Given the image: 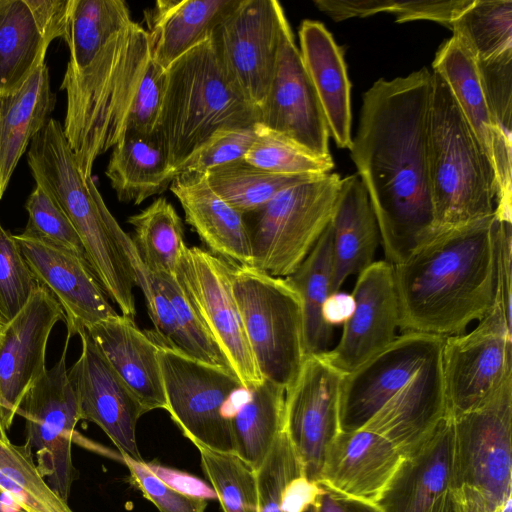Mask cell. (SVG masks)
Returning a JSON list of instances; mask_svg holds the SVG:
<instances>
[{
  "label": "cell",
  "mask_w": 512,
  "mask_h": 512,
  "mask_svg": "<svg viewBox=\"0 0 512 512\" xmlns=\"http://www.w3.org/2000/svg\"><path fill=\"white\" fill-rule=\"evenodd\" d=\"M60 320L61 306L39 284L24 308L0 330V420L6 432L21 400L47 370L48 339Z\"/></svg>",
  "instance_id": "18"
},
{
  "label": "cell",
  "mask_w": 512,
  "mask_h": 512,
  "mask_svg": "<svg viewBox=\"0 0 512 512\" xmlns=\"http://www.w3.org/2000/svg\"><path fill=\"white\" fill-rule=\"evenodd\" d=\"M511 324L497 299L470 332L444 338L442 373L450 417L478 407L512 379Z\"/></svg>",
  "instance_id": "14"
},
{
  "label": "cell",
  "mask_w": 512,
  "mask_h": 512,
  "mask_svg": "<svg viewBox=\"0 0 512 512\" xmlns=\"http://www.w3.org/2000/svg\"><path fill=\"white\" fill-rule=\"evenodd\" d=\"M39 286L10 232L0 224V317L6 323L27 304Z\"/></svg>",
  "instance_id": "43"
},
{
  "label": "cell",
  "mask_w": 512,
  "mask_h": 512,
  "mask_svg": "<svg viewBox=\"0 0 512 512\" xmlns=\"http://www.w3.org/2000/svg\"><path fill=\"white\" fill-rule=\"evenodd\" d=\"M431 512H459L452 490L446 492L434 505Z\"/></svg>",
  "instance_id": "58"
},
{
  "label": "cell",
  "mask_w": 512,
  "mask_h": 512,
  "mask_svg": "<svg viewBox=\"0 0 512 512\" xmlns=\"http://www.w3.org/2000/svg\"><path fill=\"white\" fill-rule=\"evenodd\" d=\"M444 338L403 332L353 372L340 397L341 432L367 430L405 457L448 416L442 373Z\"/></svg>",
  "instance_id": "4"
},
{
  "label": "cell",
  "mask_w": 512,
  "mask_h": 512,
  "mask_svg": "<svg viewBox=\"0 0 512 512\" xmlns=\"http://www.w3.org/2000/svg\"><path fill=\"white\" fill-rule=\"evenodd\" d=\"M472 0H408L395 1L392 13L396 22L404 23L414 20H431L450 28L455 17L467 7Z\"/></svg>",
  "instance_id": "49"
},
{
  "label": "cell",
  "mask_w": 512,
  "mask_h": 512,
  "mask_svg": "<svg viewBox=\"0 0 512 512\" xmlns=\"http://www.w3.org/2000/svg\"><path fill=\"white\" fill-rule=\"evenodd\" d=\"M431 88L432 72L426 67L375 81L363 94L349 149L391 265L438 231L428 171Z\"/></svg>",
  "instance_id": "2"
},
{
  "label": "cell",
  "mask_w": 512,
  "mask_h": 512,
  "mask_svg": "<svg viewBox=\"0 0 512 512\" xmlns=\"http://www.w3.org/2000/svg\"><path fill=\"white\" fill-rule=\"evenodd\" d=\"M48 44L62 38L68 26L71 0H25Z\"/></svg>",
  "instance_id": "50"
},
{
  "label": "cell",
  "mask_w": 512,
  "mask_h": 512,
  "mask_svg": "<svg viewBox=\"0 0 512 512\" xmlns=\"http://www.w3.org/2000/svg\"><path fill=\"white\" fill-rule=\"evenodd\" d=\"M86 330L146 412L166 410L158 344L150 334L120 314Z\"/></svg>",
  "instance_id": "26"
},
{
  "label": "cell",
  "mask_w": 512,
  "mask_h": 512,
  "mask_svg": "<svg viewBox=\"0 0 512 512\" xmlns=\"http://www.w3.org/2000/svg\"><path fill=\"white\" fill-rule=\"evenodd\" d=\"M404 458L377 433L340 432L328 447L318 483L341 496L377 504Z\"/></svg>",
  "instance_id": "23"
},
{
  "label": "cell",
  "mask_w": 512,
  "mask_h": 512,
  "mask_svg": "<svg viewBox=\"0 0 512 512\" xmlns=\"http://www.w3.org/2000/svg\"><path fill=\"white\" fill-rule=\"evenodd\" d=\"M354 308L351 293L337 291L327 299L323 308V317L327 325L334 329L336 325H343L350 317Z\"/></svg>",
  "instance_id": "56"
},
{
  "label": "cell",
  "mask_w": 512,
  "mask_h": 512,
  "mask_svg": "<svg viewBox=\"0 0 512 512\" xmlns=\"http://www.w3.org/2000/svg\"><path fill=\"white\" fill-rule=\"evenodd\" d=\"M511 506H512V500L511 498H509L505 504L502 506L501 508V511L500 512H512L511 510Z\"/></svg>",
  "instance_id": "61"
},
{
  "label": "cell",
  "mask_w": 512,
  "mask_h": 512,
  "mask_svg": "<svg viewBox=\"0 0 512 512\" xmlns=\"http://www.w3.org/2000/svg\"><path fill=\"white\" fill-rule=\"evenodd\" d=\"M147 467L166 485L187 496L217 499L213 488L199 478L159 463H146Z\"/></svg>",
  "instance_id": "53"
},
{
  "label": "cell",
  "mask_w": 512,
  "mask_h": 512,
  "mask_svg": "<svg viewBox=\"0 0 512 512\" xmlns=\"http://www.w3.org/2000/svg\"><path fill=\"white\" fill-rule=\"evenodd\" d=\"M49 45L25 0H0V94L20 87L45 62Z\"/></svg>",
  "instance_id": "34"
},
{
  "label": "cell",
  "mask_w": 512,
  "mask_h": 512,
  "mask_svg": "<svg viewBox=\"0 0 512 512\" xmlns=\"http://www.w3.org/2000/svg\"><path fill=\"white\" fill-rule=\"evenodd\" d=\"M237 0H157L144 11L151 51L167 69L189 50L208 40L221 17Z\"/></svg>",
  "instance_id": "29"
},
{
  "label": "cell",
  "mask_w": 512,
  "mask_h": 512,
  "mask_svg": "<svg viewBox=\"0 0 512 512\" xmlns=\"http://www.w3.org/2000/svg\"><path fill=\"white\" fill-rule=\"evenodd\" d=\"M452 492L457 502L459 512H500L494 509L476 491L467 487L453 488Z\"/></svg>",
  "instance_id": "57"
},
{
  "label": "cell",
  "mask_w": 512,
  "mask_h": 512,
  "mask_svg": "<svg viewBox=\"0 0 512 512\" xmlns=\"http://www.w3.org/2000/svg\"><path fill=\"white\" fill-rule=\"evenodd\" d=\"M256 139L244 160L265 171L288 176L324 175L334 167L332 159L317 158L286 137L259 123Z\"/></svg>",
  "instance_id": "41"
},
{
  "label": "cell",
  "mask_w": 512,
  "mask_h": 512,
  "mask_svg": "<svg viewBox=\"0 0 512 512\" xmlns=\"http://www.w3.org/2000/svg\"><path fill=\"white\" fill-rule=\"evenodd\" d=\"M354 308L337 345L323 356L347 375L388 346L399 329V304L392 265L374 261L357 276Z\"/></svg>",
  "instance_id": "21"
},
{
  "label": "cell",
  "mask_w": 512,
  "mask_h": 512,
  "mask_svg": "<svg viewBox=\"0 0 512 512\" xmlns=\"http://www.w3.org/2000/svg\"><path fill=\"white\" fill-rule=\"evenodd\" d=\"M453 421V488L472 489L494 509H501L512 496V379Z\"/></svg>",
  "instance_id": "11"
},
{
  "label": "cell",
  "mask_w": 512,
  "mask_h": 512,
  "mask_svg": "<svg viewBox=\"0 0 512 512\" xmlns=\"http://www.w3.org/2000/svg\"><path fill=\"white\" fill-rule=\"evenodd\" d=\"M315 512H382L375 503L341 496L323 487Z\"/></svg>",
  "instance_id": "55"
},
{
  "label": "cell",
  "mask_w": 512,
  "mask_h": 512,
  "mask_svg": "<svg viewBox=\"0 0 512 512\" xmlns=\"http://www.w3.org/2000/svg\"><path fill=\"white\" fill-rule=\"evenodd\" d=\"M392 268L402 332L464 333L498 298V219L439 229Z\"/></svg>",
  "instance_id": "3"
},
{
  "label": "cell",
  "mask_w": 512,
  "mask_h": 512,
  "mask_svg": "<svg viewBox=\"0 0 512 512\" xmlns=\"http://www.w3.org/2000/svg\"><path fill=\"white\" fill-rule=\"evenodd\" d=\"M205 174L211 189L244 216L262 208L281 190L320 176L274 174L244 159L213 168Z\"/></svg>",
  "instance_id": "37"
},
{
  "label": "cell",
  "mask_w": 512,
  "mask_h": 512,
  "mask_svg": "<svg viewBox=\"0 0 512 512\" xmlns=\"http://www.w3.org/2000/svg\"><path fill=\"white\" fill-rule=\"evenodd\" d=\"M0 512H27L14 497L0 487Z\"/></svg>",
  "instance_id": "59"
},
{
  "label": "cell",
  "mask_w": 512,
  "mask_h": 512,
  "mask_svg": "<svg viewBox=\"0 0 512 512\" xmlns=\"http://www.w3.org/2000/svg\"><path fill=\"white\" fill-rule=\"evenodd\" d=\"M36 184L45 188L69 217L88 263L121 315H136L134 276L113 230L116 219L92 177L84 179L67 145L39 153L30 165Z\"/></svg>",
  "instance_id": "7"
},
{
  "label": "cell",
  "mask_w": 512,
  "mask_h": 512,
  "mask_svg": "<svg viewBox=\"0 0 512 512\" xmlns=\"http://www.w3.org/2000/svg\"><path fill=\"white\" fill-rule=\"evenodd\" d=\"M105 174L118 200L133 205L163 193L177 176L155 136L138 133L112 148Z\"/></svg>",
  "instance_id": "31"
},
{
  "label": "cell",
  "mask_w": 512,
  "mask_h": 512,
  "mask_svg": "<svg viewBox=\"0 0 512 512\" xmlns=\"http://www.w3.org/2000/svg\"><path fill=\"white\" fill-rule=\"evenodd\" d=\"M345 374L322 353L308 354L286 388L284 430L304 475L318 482L328 447L341 432V389Z\"/></svg>",
  "instance_id": "16"
},
{
  "label": "cell",
  "mask_w": 512,
  "mask_h": 512,
  "mask_svg": "<svg viewBox=\"0 0 512 512\" xmlns=\"http://www.w3.org/2000/svg\"><path fill=\"white\" fill-rule=\"evenodd\" d=\"M258 123L320 159H332L329 131L289 23L285 26L274 75Z\"/></svg>",
  "instance_id": "17"
},
{
  "label": "cell",
  "mask_w": 512,
  "mask_h": 512,
  "mask_svg": "<svg viewBox=\"0 0 512 512\" xmlns=\"http://www.w3.org/2000/svg\"><path fill=\"white\" fill-rule=\"evenodd\" d=\"M233 292L262 378L286 389L307 355L299 294L286 278L237 265Z\"/></svg>",
  "instance_id": "8"
},
{
  "label": "cell",
  "mask_w": 512,
  "mask_h": 512,
  "mask_svg": "<svg viewBox=\"0 0 512 512\" xmlns=\"http://www.w3.org/2000/svg\"><path fill=\"white\" fill-rule=\"evenodd\" d=\"M323 486L309 480L304 474L293 478L285 487L282 497V512H305L316 505Z\"/></svg>",
  "instance_id": "54"
},
{
  "label": "cell",
  "mask_w": 512,
  "mask_h": 512,
  "mask_svg": "<svg viewBox=\"0 0 512 512\" xmlns=\"http://www.w3.org/2000/svg\"><path fill=\"white\" fill-rule=\"evenodd\" d=\"M255 139V125L219 129L184 160L176 173H206L213 168L243 159Z\"/></svg>",
  "instance_id": "46"
},
{
  "label": "cell",
  "mask_w": 512,
  "mask_h": 512,
  "mask_svg": "<svg viewBox=\"0 0 512 512\" xmlns=\"http://www.w3.org/2000/svg\"><path fill=\"white\" fill-rule=\"evenodd\" d=\"M300 54L323 111L329 135L339 148L350 149L351 84L343 50L325 26L304 20L299 28Z\"/></svg>",
  "instance_id": "27"
},
{
  "label": "cell",
  "mask_w": 512,
  "mask_h": 512,
  "mask_svg": "<svg viewBox=\"0 0 512 512\" xmlns=\"http://www.w3.org/2000/svg\"><path fill=\"white\" fill-rule=\"evenodd\" d=\"M14 238L37 282L61 306L67 340L83 329L119 315L84 255L25 233Z\"/></svg>",
  "instance_id": "19"
},
{
  "label": "cell",
  "mask_w": 512,
  "mask_h": 512,
  "mask_svg": "<svg viewBox=\"0 0 512 512\" xmlns=\"http://www.w3.org/2000/svg\"><path fill=\"white\" fill-rule=\"evenodd\" d=\"M258 121L259 109L231 83L210 38L165 70L153 135L175 171L215 131Z\"/></svg>",
  "instance_id": "5"
},
{
  "label": "cell",
  "mask_w": 512,
  "mask_h": 512,
  "mask_svg": "<svg viewBox=\"0 0 512 512\" xmlns=\"http://www.w3.org/2000/svg\"><path fill=\"white\" fill-rule=\"evenodd\" d=\"M428 171L438 230L494 213L497 185L493 168L449 86L435 71L428 120Z\"/></svg>",
  "instance_id": "6"
},
{
  "label": "cell",
  "mask_w": 512,
  "mask_h": 512,
  "mask_svg": "<svg viewBox=\"0 0 512 512\" xmlns=\"http://www.w3.org/2000/svg\"><path fill=\"white\" fill-rule=\"evenodd\" d=\"M78 335L81 354L68 371V377L77 394L81 420L98 425L121 457L143 461L136 442V425L146 410L87 330Z\"/></svg>",
  "instance_id": "20"
},
{
  "label": "cell",
  "mask_w": 512,
  "mask_h": 512,
  "mask_svg": "<svg viewBox=\"0 0 512 512\" xmlns=\"http://www.w3.org/2000/svg\"><path fill=\"white\" fill-rule=\"evenodd\" d=\"M25 208L28 222L23 233L48 240L86 257L72 222L45 188L36 184Z\"/></svg>",
  "instance_id": "45"
},
{
  "label": "cell",
  "mask_w": 512,
  "mask_h": 512,
  "mask_svg": "<svg viewBox=\"0 0 512 512\" xmlns=\"http://www.w3.org/2000/svg\"><path fill=\"white\" fill-rule=\"evenodd\" d=\"M315 506H316V505H314V506L310 507V508H309V509H307L305 512H315Z\"/></svg>",
  "instance_id": "62"
},
{
  "label": "cell",
  "mask_w": 512,
  "mask_h": 512,
  "mask_svg": "<svg viewBox=\"0 0 512 512\" xmlns=\"http://www.w3.org/2000/svg\"><path fill=\"white\" fill-rule=\"evenodd\" d=\"M498 219V218H497ZM503 312L511 319L512 300V222L498 219V298Z\"/></svg>",
  "instance_id": "51"
},
{
  "label": "cell",
  "mask_w": 512,
  "mask_h": 512,
  "mask_svg": "<svg viewBox=\"0 0 512 512\" xmlns=\"http://www.w3.org/2000/svg\"><path fill=\"white\" fill-rule=\"evenodd\" d=\"M476 65L496 131L512 145V51Z\"/></svg>",
  "instance_id": "47"
},
{
  "label": "cell",
  "mask_w": 512,
  "mask_h": 512,
  "mask_svg": "<svg viewBox=\"0 0 512 512\" xmlns=\"http://www.w3.org/2000/svg\"><path fill=\"white\" fill-rule=\"evenodd\" d=\"M4 324H5V322H4V321L1 319V317H0V330H1V328L3 327V325H4Z\"/></svg>",
  "instance_id": "63"
},
{
  "label": "cell",
  "mask_w": 512,
  "mask_h": 512,
  "mask_svg": "<svg viewBox=\"0 0 512 512\" xmlns=\"http://www.w3.org/2000/svg\"><path fill=\"white\" fill-rule=\"evenodd\" d=\"M209 252L237 266H252V246L245 216L231 207L209 186L205 173H179L170 185Z\"/></svg>",
  "instance_id": "25"
},
{
  "label": "cell",
  "mask_w": 512,
  "mask_h": 512,
  "mask_svg": "<svg viewBox=\"0 0 512 512\" xmlns=\"http://www.w3.org/2000/svg\"><path fill=\"white\" fill-rule=\"evenodd\" d=\"M113 230L130 264L135 285L142 290L149 317L154 325V330L148 331V333L158 345L187 355V346L176 323L168 298L143 263L133 239L124 232L117 221L113 225Z\"/></svg>",
  "instance_id": "40"
},
{
  "label": "cell",
  "mask_w": 512,
  "mask_h": 512,
  "mask_svg": "<svg viewBox=\"0 0 512 512\" xmlns=\"http://www.w3.org/2000/svg\"><path fill=\"white\" fill-rule=\"evenodd\" d=\"M197 449L223 512H259L255 471L233 452Z\"/></svg>",
  "instance_id": "39"
},
{
  "label": "cell",
  "mask_w": 512,
  "mask_h": 512,
  "mask_svg": "<svg viewBox=\"0 0 512 512\" xmlns=\"http://www.w3.org/2000/svg\"><path fill=\"white\" fill-rule=\"evenodd\" d=\"M153 276L172 306L176 323L187 346V355L203 363L231 369L175 276Z\"/></svg>",
  "instance_id": "42"
},
{
  "label": "cell",
  "mask_w": 512,
  "mask_h": 512,
  "mask_svg": "<svg viewBox=\"0 0 512 512\" xmlns=\"http://www.w3.org/2000/svg\"><path fill=\"white\" fill-rule=\"evenodd\" d=\"M450 88L467 124L491 164L497 205L512 206V145L503 140L493 124L475 60L454 37L444 41L432 63Z\"/></svg>",
  "instance_id": "22"
},
{
  "label": "cell",
  "mask_w": 512,
  "mask_h": 512,
  "mask_svg": "<svg viewBox=\"0 0 512 512\" xmlns=\"http://www.w3.org/2000/svg\"><path fill=\"white\" fill-rule=\"evenodd\" d=\"M340 181L336 173L316 176L253 212L252 266L277 277L294 273L330 223Z\"/></svg>",
  "instance_id": "9"
},
{
  "label": "cell",
  "mask_w": 512,
  "mask_h": 512,
  "mask_svg": "<svg viewBox=\"0 0 512 512\" xmlns=\"http://www.w3.org/2000/svg\"><path fill=\"white\" fill-rule=\"evenodd\" d=\"M233 264L200 247L183 246L175 278L244 390L263 380L233 292Z\"/></svg>",
  "instance_id": "15"
},
{
  "label": "cell",
  "mask_w": 512,
  "mask_h": 512,
  "mask_svg": "<svg viewBox=\"0 0 512 512\" xmlns=\"http://www.w3.org/2000/svg\"><path fill=\"white\" fill-rule=\"evenodd\" d=\"M287 24L276 0H237L210 36L225 74L258 109L268 93Z\"/></svg>",
  "instance_id": "13"
},
{
  "label": "cell",
  "mask_w": 512,
  "mask_h": 512,
  "mask_svg": "<svg viewBox=\"0 0 512 512\" xmlns=\"http://www.w3.org/2000/svg\"><path fill=\"white\" fill-rule=\"evenodd\" d=\"M450 29L475 62L497 58L512 51V1L472 0Z\"/></svg>",
  "instance_id": "36"
},
{
  "label": "cell",
  "mask_w": 512,
  "mask_h": 512,
  "mask_svg": "<svg viewBox=\"0 0 512 512\" xmlns=\"http://www.w3.org/2000/svg\"><path fill=\"white\" fill-rule=\"evenodd\" d=\"M332 228L330 223L294 273L285 277L299 294L306 354L328 350L333 328L324 320L323 308L332 292Z\"/></svg>",
  "instance_id": "33"
},
{
  "label": "cell",
  "mask_w": 512,
  "mask_h": 512,
  "mask_svg": "<svg viewBox=\"0 0 512 512\" xmlns=\"http://www.w3.org/2000/svg\"><path fill=\"white\" fill-rule=\"evenodd\" d=\"M0 487L27 512H73L41 476L24 444L0 441Z\"/></svg>",
  "instance_id": "38"
},
{
  "label": "cell",
  "mask_w": 512,
  "mask_h": 512,
  "mask_svg": "<svg viewBox=\"0 0 512 512\" xmlns=\"http://www.w3.org/2000/svg\"><path fill=\"white\" fill-rule=\"evenodd\" d=\"M127 222L134 228V244L147 269L155 275L175 276L184 242L181 218L163 197L155 199Z\"/></svg>",
  "instance_id": "35"
},
{
  "label": "cell",
  "mask_w": 512,
  "mask_h": 512,
  "mask_svg": "<svg viewBox=\"0 0 512 512\" xmlns=\"http://www.w3.org/2000/svg\"><path fill=\"white\" fill-rule=\"evenodd\" d=\"M132 483L151 501L159 512H205L207 500L182 494L162 482L146 465L122 456Z\"/></svg>",
  "instance_id": "48"
},
{
  "label": "cell",
  "mask_w": 512,
  "mask_h": 512,
  "mask_svg": "<svg viewBox=\"0 0 512 512\" xmlns=\"http://www.w3.org/2000/svg\"><path fill=\"white\" fill-rule=\"evenodd\" d=\"M255 473L258 511L282 512V497L286 485L293 478L304 474L302 464L285 430L278 435Z\"/></svg>",
  "instance_id": "44"
},
{
  "label": "cell",
  "mask_w": 512,
  "mask_h": 512,
  "mask_svg": "<svg viewBox=\"0 0 512 512\" xmlns=\"http://www.w3.org/2000/svg\"><path fill=\"white\" fill-rule=\"evenodd\" d=\"M332 228V292L375 260L380 232L368 193L357 174L341 178L330 220Z\"/></svg>",
  "instance_id": "28"
},
{
  "label": "cell",
  "mask_w": 512,
  "mask_h": 512,
  "mask_svg": "<svg viewBox=\"0 0 512 512\" xmlns=\"http://www.w3.org/2000/svg\"><path fill=\"white\" fill-rule=\"evenodd\" d=\"M455 430L449 415L402 461L377 505L382 512H431L454 487Z\"/></svg>",
  "instance_id": "24"
},
{
  "label": "cell",
  "mask_w": 512,
  "mask_h": 512,
  "mask_svg": "<svg viewBox=\"0 0 512 512\" xmlns=\"http://www.w3.org/2000/svg\"><path fill=\"white\" fill-rule=\"evenodd\" d=\"M63 40L69 49L61 84L67 95L63 133L88 179L96 159L125 135L153 134L165 69L122 0H71Z\"/></svg>",
  "instance_id": "1"
},
{
  "label": "cell",
  "mask_w": 512,
  "mask_h": 512,
  "mask_svg": "<svg viewBox=\"0 0 512 512\" xmlns=\"http://www.w3.org/2000/svg\"><path fill=\"white\" fill-rule=\"evenodd\" d=\"M28 390L16 415L25 420V443L48 485L68 500L78 472L72 460L75 427L81 420L77 394L69 380L66 352Z\"/></svg>",
  "instance_id": "12"
},
{
  "label": "cell",
  "mask_w": 512,
  "mask_h": 512,
  "mask_svg": "<svg viewBox=\"0 0 512 512\" xmlns=\"http://www.w3.org/2000/svg\"><path fill=\"white\" fill-rule=\"evenodd\" d=\"M55 101L45 62L17 90L0 94V199L27 146L50 119Z\"/></svg>",
  "instance_id": "30"
},
{
  "label": "cell",
  "mask_w": 512,
  "mask_h": 512,
  "mask_svg": "<svg viewBox=\"0 0 512 512\" xmlns=\"http://www.w3.org/2000/svg\"><path fill=\"white\" fill-rule=\"evenodd\" d=\"M157 355L166 411L183 435L196 448L234 453L232 402L244 390L236 374L161 345Z\"/></svg>",
  "instance_id": "10"
},
{
  "label": "cell",
  "mask_w": 512,
  "mask_h": 512,
  "mask_svg": "<svg viewBox=\"0 0 512 512\" xmlns=\"http://www.w3.org/2000/svg\"><path fill=\"white\" fill-rule=\"evenodd\" d=\"M315 6L335 22L354 17L392 13L395 0H314Z\"/></svg>",
  "instance_id": "52"
},
{
  "label": "cell",
  "mask_w": 512,
  "mask_h": 512,
  "mask_svg": "<svg viewBox=\"0 0 512 512\" xmlns=\"http://www.w3.org/2000/svg\"><path fill=\"white\" fill-rule=\"evenodd\" d=\"M0 441H2V442H8L9 441L8 436H7V432L4 430V428L2 426L1 420H0Z\"/></svg>",
  "instance_id": "60"
},
{
  "label": "cell",
  "mask_w": 512,
  "mask_h": 512,
  "mask_svg": "<svg viewBox=\"0 0 512 512\" xmlns=\"http://www.w3.org/2000/svg\"><path fill=\"white\" fill-rule=\"evenodd\" d=\"M244 391L245 397L232 407L233 451L256 471L284 430L286 389L263 379Z\"/></svg>",
  "instance_id": "32"
}]
</instances>
